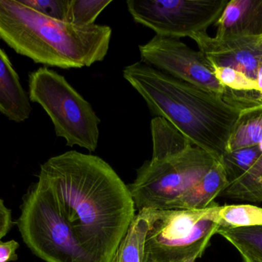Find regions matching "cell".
<instances>
[{
	"mask_svg": "<svg viewBox=\"0 0 262 262\" xmlns=\"http://www.w3.org/2000/svg\"><path fill=\"white\" fill-rule=\"evenodd\" d=\"M141 62L177 79L224 96L227 88L220 84L212 66L201 51L177 38L156 35L139 46Z\"/></svg>",
	"mask_w": 262,
	"mask_h": 262,
	"instance_id": "obj_9",
	"label": "cell"
},
{
	"mask_svg": "<svg viewBox=\"0 0 262 262\" xmlns=\"http://www.w3.org/2000/svg\"><path fill=\"white\" fill-rule=\"evenodd\" d=\"M112 0H69L67 23L78 26L95 24V20Z\"/></svg>",
	"mask_w": 262,
	"mask_h": 262,
	"instance_id": "obj_20",
	"label": "cell"
},
{
	"mask_svg": "<svg viewBox=\"0 0 262 262\" xmlns=\"http://www.w3.org/2000/svg\"><path fill=\"white\" fill-rule=\"evenodd\" d=\"M215 221L227 229L262 226V208L251 204L220 206Z\"/></svg>",
	"mask_w": 262,
	"mask_h": 262,
	"instance_id": "obj_18",
	"label": "cell"
},
{
	"mask_svg": "<svg viewBox=\"0 0 262 262\" xmlns=\"http://www.w3.org/2000/svg\"><path fill=\"white\" fill-rule=\"evenodd\" d=\"M212 66L214 75L224 87L235 91L258 90L256 81L243 72L232 68L221 67L213 64Z\"/></svg>",
	"mask_w": 262,
	"mask_h": 262,
	"instance_id": "obj_21",
	"label": "cell"
},
{
	"mask_svg": "<svg viewBox=\"0 0 262 262\" xmlns=\"http://www.w3.org/2000/svg\"><path fill=\"white\" fill-rule=\"evenodd\" d=\"M256 83L258 91H259L262 95V61L258 65V70H257Z\"/></svg>",
	"mask_w": 262,
	"mask_h": 262,
	"instance_id": "obj_26",
	"label": "cell"
},
{
	"mask_svg": "<svg viewBox=\"0 0 262 262\" xmlns=\"http://www.w3.org/2000/svg\"><path fill=\"white\" fill-rule=\"evenodd\" d=\"M261 153L258 146L226 152L220 162L224 168L229 185L247 173L255 164Z\"/></svg>",
	"mask_w": 262,
	"mask_h": 262,
	"instance_id": "obj_19",
	"label": "cell"
},
{
	"mask_svg": "<svg viewBox=\"0 0 262 262\" xmlns=\"http://www.w3.org/2000/svg\"><path fill=\"white\" fill-rule=\"evenodd\" d=\"M204 252L205 250H199L197 252H194V253L191 254L189 256L183 258V259L177 260V261L172 262H195L197 258H200Z\"/></svg>",
	"mask_w": 262,
	"mask_h": 262,
	"instance_id": "obj_25",
	"label": "cell"
},
{
	"mask_svg": "<svg viewBox=\"0 0 262 262\" xmlns=\"http://www.w3.org/2000/svg\"><path fill=\"white\" fill-rule=\"evenodd\" d=\"M215 38L262 37V0H231L215 23Z\"/></svg>",
	"mask_w": 262,
	"mask_h": 262,
	"instance_id": "obj_11",
	"label": "cell"
},
{
	"mask_svg": "<svg viewBox=\"0 0 262 262\" xmlns=\"http://www.w3.org/2000/svg\"><path fill=\"white\" fill-rule=\"evenodd\" d=\"M112 262H115V261H114V259H113V261H112Z\"/></svg>",
	"mask_w": 262,
	"mask_h": 262,
	"instance_id": "obj_28",
	"label": "cell"
},
{
	"mask_svg": "<svg viewBox=\"0 0 262 262\" xmlns=\"http://www.w3.org/2000/svg\"><path fill=\"white\" fill-rule=\"evenodd\" d=\"M23 241L46 262H95L60 214L52 195L37 183L23 197L17 221Z\"/></svg>",
	"mask_w": 262,
	"mask_h": 262,
	"instance_id": "obj_7",
	"label": "cell"
},
{
	"mask_svg": "<svg viewBox=\"0 0 262 262\" xmlns=\"http://www.w3.org/2000/svg\"><path fill=\"white\" fill-rule=\"evenodd\" d=\"M19 244L15 240L2 241L0 240V262H12L18 260L16 251Z\"/></svg>",
	"mask_w": 262,
	"mask_h": 262,
	"instance_id": "obj_23",
	"label": "cell"
},
{
	"mask_svg": "<svg viewBox=\"0 0 262 262\" xmlns=\"http://www.w3.org/2000/svg\"><path fill=\"white\" fill-rule=\"evenodd\" d=\"M21 4L36 12L58 20L66 22L69 0H18Z\"/></svg>",
	"mask_w": 262,
	"mask_h": 262,
	"instance_id": "obj_22",
	"label": "cell"
},
{
	"mask_svg": "<svg viewBox=\"0 0 262 262\" xmlns=\"http://www.w3.org/2000/svg\"><path fill=\"white\" fill-rule=\"evenodd\" d=\"M229 185L223 165L215 160L213 166L201 181L170 203L166 209L203 210L207 209L215 204V198L220 196Z\"/></svg>",
	"mask_w": 262,
	"mask_h": 262,
	"instance_id": "obj_13",
	"label": "cell"
},
{
	"mask_svg": "<svg viewBox=\"0 0 262 262\" xmlns=\"http://www.w3.org/2000/svg\"><path fill=\"white\" fill-rule=\"evenodd\" d=\"M216 234L231 243L242 257L262 262V226L237 229L220 227Z\"/></svg>",
	"mask_w": 262,
	"mask_h": 262,
	"instance_id": "obj_17",
	"label": "cell"
},
{
	"mask_svg": "<svg viewBox=\"0 0 262 262\" xmlns=\"http://www.w3.org/2000/svg\"><path fill=\"white\" fill-rule=\"evenodd\" d=\"M261 141L262 104L241 111L226 152L258 146Z\"/></svg>",
	"mask_w": 262,
	"mask_h": 262,
	"instance_id": "obj_14",
	"label": "cell"
},
{
	"mask_svg": "<svg viewBox=\"0 0 262 262\" xmlns=\"http://www.w3.org/2000/svg\"><path fill=\"white\" fill-rule=\"evenodd\" d=\"M228 0H127L134 21L160 36L177 38L206 32L221 15Z\"/></svg>",
	"mask_w": 262,
	"mask_h": 262,
	"instance_id": "obj_8",
	"label": "cell"
},
{
	"mask_svg": "<svg viewBox=\"0 0 262 262\" xmlns=\"http://www.w3.org/2000/svg\"><path fill=\"white\" fill-rule=\"evenodd\" d=\"M30 99L4 51L0 48V112L15 123H23L32 112Z\"/></svg>",
	"mask_w": 262,
	"mask_h": 262,
	"instance_id": "obj_12",
	"label": "cell"
},
{
	"mask_svg": "<svg viewBox=\"0 0 262 262\" xmlns=\"http://www.w3.org/2000/svg\"><path fill=\"white\" fill-rule=\"evenodd\" d=\"M38 183L95 262H112L135 217L128 187L99 157L69 151L41 165Z\"/></svg>",
	"mask_w": 262,
	"mask_h": 262,
	"instance_id": "obj_1",
	"label": "cell"
},
{
	"mask_svg": "<svg viewBox=\"0 0 262 262\" xmlns=\"http://www.w3.org/2000/svg\"><path fill=\"white\" fill-rule=\"evenodd\" d=\"M219 206L215 203L203 210H142L148 221L143 262H172L206 250L220 228L215 221Z\"/></svg>",
	"mask_w": 262,
	"mask_h": 262,
	"instance_id": "obj_6",
	"label": "cell"
},
{
	"mask_svg": "<svg viewBox=\"0 0 262 262\" xmlns=\"http://www.w3.org/2000/svg\"><path fill=\"white\" fill-rule=\"evenodd\" d=\"M112 29L78 26L46 16L16 0H0V38L35 63L81 69L104 59Z\"/></svg>",
	"mask_w": 262,
	"mask_h": 262,
	"instance_id": "obj_3",
	"label": "cell"
},
{
	"mask_svg": "<svg viewBox=\"0 0 262 262\" xmlns=\"http://www.w3.org/2000/svg\"><path fill=\"white\" fill-rule=\"evenodd\" d=\"M123 73L151 113L164 118L192 145L220 161L227 151L242 110L217 94L177 79L143 62L126 66Z\"/></svg>",
	"mask_w": 262,
	"mask_h": 262,
	"instance_id": "obj_2",
	"label": "cell"
},
{
	"mask_svg": "<svg viewBox=\"0 0 262 262\" xmlns=\"http://www.w3.org/2000/svg\"><path fill=\"white\" fill-rule=\"evenodd\" d=\"M29 97L39 104L52 119L57 136L66 145L78 146L95 152L99 139L101 120L64 76L46 67L32 72L29 78Z\"/></svg>",
	"mask_w": 262,
	"mask_h": 262,
	"instance_id": "obj_5",
	"label": "cell"
},
{
	"mask_svg": "<svg viewBox=\"0 0 262 262\" xmlns=\"http://www.w3.org/2000/svg\"><path fill=\"white\" fill-rule=\"evenodd\" d=\"M12 226V211L5 206L4 201L0 198V240L9 233Z\"/></svg>",
	"mask_w": 262,
	"mask_h": 262,
	"instance_id": "obj_24",
	"label": "cell"
},
{
	"mask_svg": "<svg viewBox=\"0 0 262 262\" xmlns=\"http://www.w3.org/2000/svg\"><path fill=\"white\" fill-rule=\"evenodd\" d=\"M243 258L244 262H256L254 261V260L251 259V258H247V257L243 256Z\"/></svg>",
	"mask_w": 262,
	"mask_h": 262,
	"instance_id": "obj_27",
	"label": "cell"
},
{
	"mask_svg": "<svg viewBox=\"0 0 262 262\" xmlns=\"http://www.w3.org/2000/svg\"><path fill=\"white\" fill-rule=\"evenodd\" d=\"M150 127L152 158L137 170V178L127 186L138 212L166 209L200 183L215 162L164 118L154 117Z\"/></svg>",
	"mask_w": 262,
	"mask_h": 262,
	"instance_id": "obj_4",
	"label": "cell"
},
{
	"mask_svg": "<svg viewBox=\"0 0 262 262\" xmlns=\"http://www.w3.org/2000/svg\"><path fill=\"white\" fill-rule=\"evenodd\" d=\"M148 221L143 212L135 215L115 254V262H143Z\"/></svg>",
	"mask_w": 262,
	"mask_h": 262,
	"instance_id": "obj_15",
	"label": "cell"
},
{
	"mask_svg": "<svg viewBox=\"0 0 262 262\" xmlns=\"http://www.w3.org/2000/svg\"><path fill=\"white\" fill-rule=\"evenodd\" d=\"M192 39L212 64L232 68L256 81L262 61V37L217 38L202 32Z\"/></svg>",
	"mask_w": 262,
	"mask_h": 262,
	"instance_id": "obj_10",
	"label": "cell"
},
{
	"mask_svg": "<svg viewBox=\"0 0 262 262\" xmlns=\"http://www.w3.org/2000/svg\"><path fill=\"white\" fill-rule=\"evenodd\" d=\"M261 155L250 170L231 183L220 196L249 203H262V141L258 145Z\"/></svg>",
	"mask_w": 262,
	"mask_h": 262,
	"instance_id": "obj_16",
	"label": "cell"
}]
</instances>
